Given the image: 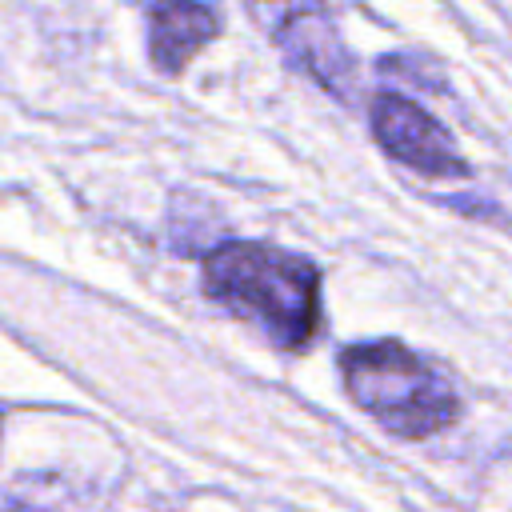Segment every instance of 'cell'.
I'll return each instance as SVG.
<instances>
[{
  "label": "cell",
  "mask_w": 512,
  "mask_h": 512,
  "mask_svg": "<svg viewBox=\"0 0 512 512\" xmlns=\"http://www.w3.org/2000/svg\"><path fill=\"white\" fill-rule=\"evenodd\" d=\"M12 512H28V508H12Z\"/></svg>",
  "instance_id": "obj_6"
},
{
  "label": "cell",
  "mask_w": 512,
  "mask_h": 512,
  "mask_svg": "<svg viewBox=\"0 0 512 512\" xmlns=\"http://www.w3.org/2000/svg\"><path fill=\"white\" fill-rule=\"evenodd\" d=\"M220 36V20L200 0H156L148 8V52L164 76H180L184 64Z\"/></svg>",
  "instance_id": "obj_5"
},
{
  "label": "cell",
  "mask_w": 512,
  "mask_h": 512,
  "mask_svg": "<svg viewBox=\"0 0 512 512\" xmlns=\"http://www.w3.org/2000/svg\"><path fill=\"white\" fill-rule=\"evenodd\" d=\"M372 132H376L380 148L392 160H400L404 168H416L424 176H464L468 172L448 128L436 124L420 104H412L396 92H380L372 100Z\"/></svg>",
  "instance_id": "obj_4"
},
{
  "label": "cell",
  "mask_w": 512,
  "mask_h": 512,
  "mask_svg": "<svg viewBox=\"0 0 512 512\" xmlns=\"http://www.w3.org/2000/svg\"><path fill=\"white\" fill-rule=\"evenodd\" d=\"M340 376L352 404L404 440L436 436L460 416L452 384L396 340L344 348Z\"/></svg>",
  "instance_id": "obj_2"
},
{
  "label": "cell",
  "mask_w": 512,
  "mask_h": 512,
  "mask_svg": "<svg viewBox=\"0 0 512 512\" xmlns=\"http://www.w3.org/2000/svg\"><path fill=\"white\" fill-rule=\"evenodd\" d=\"M248 4L284 44L292 64L308 68L324 88L344 92V80L352 76V60L324 12V0H248Z\"/></svg>",
  "instance_id": "obj_3"
},
{
  "label": "cell",
  "mask_w": 512,
  "mask_h": 512,
  "mask_svg": "<svg viewBox=\"0 0 512 512\" xmlns=\"http://www.w3.org/2000/svg\"><path fill=\"white\" fill-rule=\"evenodd\" d=\"M204 292L288 352L304 348L320 328V268L276 244H216L204 256Z\"/></svg>",
  "instance_id": "obj_1"
}]
</instances>
